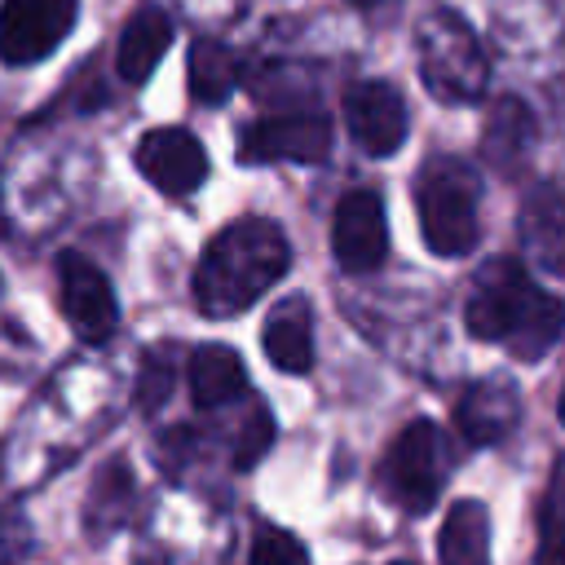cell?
Instances as JSON below:
<instances>
[{"label":"cell","mask_w":565,"mask_h":565,"mask_svg":"<svg viewBox=\"0 0 565 565\" xmlns=\"http://www.w3.org/2000/svg\"><path fill=\"white\" fill-rule=\"evenodd\" d=\"M291 269V243L269 216H238L199 256L194 305L207 318H234Z\"/></svg>","instance_id":"cell-1"},{"label":"cell","mask_w":565,"mask_h":565,"mask_svg":"<svg viewBox=\"0 0 565 565\" xmlns=\"http://www.w3.org/2000/svg\"><path fill=\"white\" fill-rule=\"evenodd\" d=\"M463 322L477 340L490 344H508L516 358H543L561 327H565V305L556 296H547L512 256L490 260L477 274V287L468 296Z\"/></svg>","instance_id":"cell-2"},{"label":"cell","mask_w":565,"mask_h":565,"mask_svg":"<svg viewBox=\"0 0 565 565\" xmlns=\"http://www.w3.org/2000/svg\"><path fill=\"white\" fill-rule=\"evenodd\" d=\"M415 53H419V75L424 88L437 102H477L490 79L486 49L477 44L472 26L455 9H428L415 26Z\"/></svg>","instance_id":"cell-3"},{"label":"cell","mask_w":565,"mask_h":565,"mask_svg":"<svg viewBox=\"0 0 565 565\" xmlns=\"http://www.w3.org/2000/svg\"><path fill=\"white\" fill-rule=\"evenodd\" d=\"M481 185L468 163L459 159H428L415 177V207H419V230L424 243L437 256H463L481 238L477 221Z\"/></svg>","instance_id":"cell-4"},{"label":"cell","mask_w":565,"mask_h":565,"mask_svg":"<svg viewBox=\"0 0 565 565\" xmlns=\"http://www.w3.org/2000/svg\"><path fill=\"white\" fill-rule=\"evenodd\" d=\"M441 472H446V455H441V433L428 419H411L393 446L384 450L380 463V481L388 490L393 503H402L406 512H428L437 490H441Z\"/></svg>","instance_id":"cell-5"},{"label":"cell","mask_w":565,"mask_h":565,"mask_svg":"<svg viewBox=\"0 0 565 565\" xmlns=\"http://www.w3.org/2000/svg\"><path fill=\"white\" fill-rule=\"evenodd\" d=\"M331 150V119L322 110H282L243 128L238 159L243 163H318Z\"/></svg>","instance_id":"cell-6"},{"label":"cell","mask_w":565,"mask_h":565,"mask_svg":"<svg viewBox=\"0 0 565 565\" xmlns=\"http://www.w3.org/2000/svg\"><path fill=\"white\" fill-rule=\"evenodd\" d=\"M57 305H62V318L71 322V331L84 344H106L115 335V327H119L115 287L79 252H62L57 256Z\"/></svg>","instance_id":"cell-7"},{"label":"cell","mask_w":565,"mask_h":565,"mask_svg":"<svg viewBox=\"0 0 565 565\" xmlns=\"http://www.w3.org/2000/svg\"><path fill=\"white\" fill-rule=\"evenodd\" d=\"M75 0H0V62L26 66L49 57L75 26Z\"/></svg>","instance_id":"cell-8"},{"label":"cell","mask_w":565,"mask_h":565,"mask_svg":"<svg viewBox=\"0 0 565 565\" xmlns=\"http://www.w3.org/2000/svg\"><path fill=\"white\" fill-rule=\"evenodd\" d=\"M331 252L340 269L349 274H371L388 256V225H384V203L375 190H349L335 203L331 221Z\"/></svg>","instance_id":"cell-9"},{"label":"cell","mask_w":565,"mask_h":565,"mask_svg":"<svg viewBox=\"0 0 565 565\" xmlns=\"http://www.w3.org/2000/svg\"><path fill=\"white\" fill-rule=\"evenodd\" d=\"M132 163L159 194H190L207 181V150L185 128H150L137 141Z\"/></svg>","instance_id":"cell-10"},{"label":"cell","mask_w":565,"mask_h":565,"mask_svg":"<svg viewBox=\"0 0 565 565\" xmlns=\"http://www.w3.org/2000/svg\"><path fill=\"white\" fill-rule=\"evenodd\" d=\"M344 124L366 154L384 159L406 141V102L393 84L362 79L344 93Z\"/></svg>","instance_id":"cell-11"},{"label":"cell","mask_w":565,"mask_h":565,"mask_svg":"<svg viewBox=\"0 0 565 565\" xmlns=\"http://www.w3.org/2000/svg\"><path fill=\"white\" fill-rule=\"evenodd\" d=\"M521 243L543 269L565 274V181H547L530 190L521 207Z\"/></svg>","instance_id":"cell-12"},{"label":"cell","mask_w":565,"mask_h":565,"mask_svg":"<svg viewBox=\"0 0 565 565\" xmlns=\"http://www.w3.org/2000/svg\"><path fill=\"white\" fill-rule=\"evenodd\" d=\"M265 358L287 371V375H305L313 366V322H309V305L300 296H287L269 309L265 331H260Z\"/></svg>","instance_id":"cell-13"},{"label":"cell","mask_w":565,"mask_h":565,"mask_svg":"<svg viewBox=\"0 0 565 565\" xmlns=\"http://www.w3.org/2000/svg\"><path fill=\"white\" fill-rule=\"evenodd\" d=\"M172 44V22L159 4H141L124 31H119V49H115V71L128 79V84H146L150 71L159 66V57L168 53Z\"/></svg>","instance_id":"cell-14"},{"label":"cell","mask_w":565,"mask_h":565,"mask_svg":"<svg viewBox=\"0 0 565 565\" xmlns=\"http://www.w3.org/2000/svg\"><path fill=\"white\" fill-rule=\"evenodd\" d=\"M534 150V115L521 97H499L486 115V128H481V154L490 168L499 172H512L525 163V154Z\"/></svg>","instance_id":"cell-15"},{"label":"cell","mask_w":565,"mask_h":565,"mask_svg":"<svg viewBox=\"0 0 565 565\" xmlns=\"http://www.w3.org/2000/svg\"><path fill=\"white\" fill-rule=\"evenodd\" d=\"M455 424L472 446H490L508 437V428L516 424V388L503 380L472 384L455 406Z\"/></svg>","instance_id":"cell-16"},{"label":"cell","mask_w":565,"mask_h":565,"mask_svg":"<svg viewBox=\"0 0 565 565\" xmlns=\"http://www.w3.org/2000/svg\"><path fill=\"white\" fill-rule=\"evenodd\" d=\"M243 388H247V371H243V358L230 344H199L190 353V397H194V406H203V411L225 406V402L243 397Z\"/></svg>","instance_id":"cell-17"},{"label":"cell","mask_w":565,"mask_h":565,"mask_svg":"<svg viewBox=\"0 0 565 565\" xmlns=\"http://www.w3.org/2000/svg\"><path fill=\"white\" fill-rule=\"evenodd\" d=\"M441 565H490V512L477 499H459L437 530Z\"/></svg>","instance_id":"cell-18"},{"label":"cell","mask_w":565,"mask_h":565,"mask_svg":"<svg viewBox=\"0 0 565 565\" xmlns=\"http://www.w3.org/2000/svg\"><path fill=\"white\" fill-rule=\"evenodd\" d=\"M185 79H190V97L194 102L216 106L238 84V57L221 40H194L190 57H185Z\"/></svg>","instance_id":"cell-19"},{"label":"cell","mask_w":565,"mask_h":565,"mask_svg":"<svg viewBox=\"0 0 565 565\" xmlns=\"http://www.w3.org/2000/svg\"><path fill=\"white\" fill-rule=\"evenodd\" d=\"M128 503H132V477H128V468L124 463L102 468L97 481H93V494H88V530L102 521V508H110V521L119 525Z\"/></svg>","instance_id":"cell-20"},{"label":"cell","mask_w":565,"mask_h":565,"mask_svg":"<svg viewBox=\"0 0 565 565\" xmlns=\"http://www.w3.org/2000/svg\"><path fill=\"white\" fill-rule=\"evenodd\" d=\"M172 380H177V362H172V349H150L146 362H141V375H137V406L141 411H159L172 393Z\"/></svg>","instance_id":"cell-21"},{"label":"cell","mask_w":565,"mask_h":565,"mask_svg":"<svg viewBox=\"0 0 565 565\" xmlns=\"http://www.w3.org/2000/svg\"><path fill=\"white\" fill-rule=\"evenodd\" d=\"M252 565H309V552L291 530L265 525L252 539Z\"/></svg>","instance_id":"cell-22"},{"label":"cell","mask_w":565,"mask_h":565,"mask_svg":"<svg viewBox=\"0 0 565 565\" xmlns=\"http://www.w3.org/2000/svg\"><path fill=\"white\" fill-rule=\"evenodd\" d=\"M274 446V419L265 406H252V415L243 419L238 428V441H234V468H252L260 463V455Z\"/></svg>","instance_id":"cell-23"},{"label":"cell","mask_w":565,"mask_h":565,"mask_svg":"<svg viewBox=\"0 0 565 565\" xmlns=\"http://www.w3.org/2000/svg\"><path fill=\"white\" fill-rule=\"evenodd\" d=\"M543 565H565V543L552 534V543H547V552H543Z\"/></svg>","instance_id":"cell-24"},{"label":"cell","mask_w":565,"mask_h":565,"mask_svg":"<svg viewBox=\"0 0 565 565\" xmlns=\"http://www.w3.org/2000/svg\"><path fill=\"white\" fill-rule=\"evenodd\" d=\"M353 9H380V4H393V0H349Z\"/></svg>","instance_id":"cell-25"},{"label":"cell","mask_w":565,"mask_h":565,"mask_svg":"<svg viewBox=\"0 0 565 565\" xmlns=\"http://www.w3.org/2000/svg\"><path fill=\"white\" fill-rule=\"evenodd\" d=\"M556 415H561V424H565V388H561V406H556Z\"/></svg>","instance_id":"cell-26"},{"label":"cell","mask_w":565,"mask_h":565,"mask_svg":"<svg viewBox=\"0 0 565 565\" xmlns=\"http://www.w3.org/2000/svg\"><path fill=\"white\" fill-rule=\"evenodd\" d=\"M393 565H406V561H393Z\"/></svg>","instance_id":"cell-27"},{"label":"cell","mask_w":565,"mask_h":565,"mask_svg":"<svg viewBox=\"0 0 565 565\" xmlns=\"http://www.w3.org/2000/svg\"><path fill=\"white\" fill-rule=\"evenodd\" d=\"M0 565H9V561H0Z\"/></svg>","instance_id":"cell-28"}]
</instances>
